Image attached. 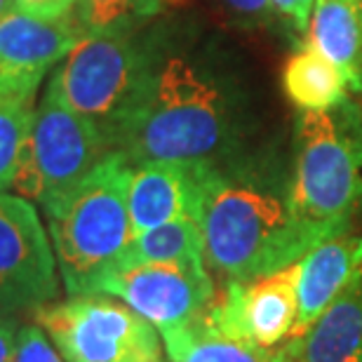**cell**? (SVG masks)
Segmentation results:
<instances>
[{"label":"cell","mask_w":362,"mask_h":362,"mask_svg":"<svg viewBox=\"0 0 362 362\" xmlns=\"http://www.w3.org/2000/svg\"><path fill=\"white\" fill-rule=\"evenodd\" d=\"M255 132L247 69L212 35L160 24L146 76L108 141L129 165L214 168L255 146Z\"/></svg>","instance_id":"6da1fadb"},{"label":"cell","mask_w":362,"mask_h":362,"mask_svg":"<svg viewBox=\"0 0 362 362\" xmlns=\"http://www.w3.org/2000/svg\"><path fill=\"white\" fill-rule=\"evenodd\" d=\"M198 221L205 264L221 285L282 271L320 245L294 207L292 148L269 144L202 168Z\"/></svg>","instance_id":"7a4b0ae2"},{"label":"cell","mask_w":362,"mask_h":362,"mask_svg":"<svg viewBox=\"0 0 362 362\" xmlns=\"http://www.w3.org/2000/svg\"><path fill=\"white\" fill-rule=\"evenodd\" d=\"M292 191L296 214L317 243L349 233L362 212V104L356 99L299 113Z\"/></svg>","instance_id":"3957f363"},{"label":"cell","mask_w":362,"mask_h":362,"mask_svg":"<svg viewBox=\"0 0 362 362\" xmlns=\"http://www.w3.org/2000/svg\"><path fill=\"white\" fill-rule=\"evenodd\" d=\"M129 170L125 156L111 151L74 191L42 209L69 296L97 294L132 240Z\"/></svg>","instance_id":"277c9868"},{"label":"cell","mask_w":362,"mask_h":362,"mask_svg":"<svg viewBox=\"0 0 362 362\" xmlns=\"http://www.w3.org/2000/svg\"><path fill=\"white\" fill-rule=\"evenodd\" d=\"M156 33V24L120 33H85L52 69L47 88L74 111L97 122L108 139L146 76Z\"/></svg>","instance_id":"5b68a950"},{"label":"cell","mask_w":362,"mask_h":362,"mask_svg":"<svg viewBox=\"0 0 362 362\" xmlns=\"http://www.w3.org/2000/svg\"><path fill=\"white\" fill-rule=\"evenodd\" d=\"M108 153L111 144L97 122L45 88L12 188L45 209L74 191Z\"/></svg>","instance_id":"8992f818"},{"label":"cell","mask_w":362,"mask_h":362,"mask_svg":"<svg viewBox=\"0 0 362 362\" xmlns=\"http://www.w3.org/2000/svg\"><path fill=\"white\" fill-rule=\"evenodd\" d=\"M66 362H168L163 337L111 294H78L33 313Z\"/></svg>","instance_id":"52a82bcc"},{"label":"cell","mask_w":362,"mask_h":362,"mask_svg":"<svg viewBox=\"0 0 362 362\" xmlns=\"http://www.w3.org/2000/svg\"><path fill=\"white\" fill-rule=\"evenodd\" d=\"M59 266L33 200L0 191V313H35L59 299Z\"/></svg>","instance_id":"ba28073f"},{"label":"cell","mask_w":362,"mask_h":362,"mask_svg":"<svg viewBox=\"0 0 362 362\" xmlns=\"http://www.w3.org/2000/svg\"><path fill=\"white\" fill-rule=\"evenodd\" d=\"M97 292L111 294L158 332L200 322L216 299V285L205 264H139L115 269Z\"/></svg>","instance_id":"9c48e42d"},{"label":"cell","mask_w":362,"mask_h":362,"mask_svg":"<svg viewBox=\"0 0 362 362\" xmlns=\"http://www.w3.org/2000/svg\"><path fill=\"white\" fill-rule=\"evenodd\" d=\"M296 313V264H292L259 280L221 285L205 320L233 339L278 349L292 337Z\"/></svg>","instance_id":"30bf717a"},{"label":"cell","mask_w":362,"mask_h":362,"mask_svg":"<svg viewBox=\"0 0 362 362\" xmlns=\"http://www.w3.org/2000/svg\"><path fill=\"white\" fill-rule=\"evenodd\" d=\"M83 35L76 12L49 19L12 7L0 17V81L40 85Z\"/></svg>","instance_id":"8fae6325"},{"label":"cell","mask_w":362,"mask_h":362,"mask_svg":"<svg viewBox=\"0 0 362 362\" xmlns=\"http://www.w3.org/2000/svg\"><path fill=\"white\" fill-rule=\"evenodd\" d=\"M200 179L202 168H193V165H132L127 181V209L132 233H144L181 216H198Z\"/></svg>","instance_id":"7c38bea8"},{"label":"cell","mask_w":362,"mask_h":362,"mask_svg":"<svg viewBox=\"0 0 362 362\" xmlns=\"http://www.w3.org/2000/svg\"><path fill=\"white\" fill-rule=\"evenodd\" d=\"M358 275H362V235L344 233L308 250L296 262L299 313L289 339L301 337Z\"/></svg>","instance_id":"4fadbf2b"},{"label":"cell","mask_w":362,"mask_h":362,"mask_svg":"<svg viewBox=\"0 0 362 362\" xmlns=\"http://www.w3.org/2000/svg\"><path fill=\"white\" fill-rule=\"evenodd\" d=\"M287 362H362V275L301 337L285 341Z\"/></svg>","instance_id":"5bb4252c"},{"label":"cell","mask_w":362,"mask_h":362,"mask_svg":"<svg viewBox=\"0 0 362 362\" xmlns=\"http://www.w3.org/2000/svg\"><path fill=\"white\" fill-rule=\"evenodd\" d=\"M308 42L344 71L351 92L362 94V0H315Z\"/></svg>","instance_id":"9a60e30c"},{"label":"cell","mask_w":362,"mask_h":362,"mask_svg":"<svg viewBox=\"0 0 362 362\" xmlns=\"http://www.w3.org/2000/svg\"><path fill=\"white\" fill-rule=\"evenodd\" d=\"M168 362H287L285 344L262 349L214 329L205 317L195 325L160 332Z\"/></svg>","instance_id":"2e32d148"},{"label":"cell","mask_w":362,"mask_h":362,"mask_svg":"<svg viewBox=\"0 0 362 362\" xmlns=\"http://www.w3.org/2000/svg\"><path fill=\"white\" fill-rule=\"evenodd\" d=\"M282 88L301 111H325L349 97V81L329 57L308 42L282 69Z\"/></svg>","instance_id":"e0dca14e"},{"label":"cell","mask_w":362,"mask_h":362,"mask_svg":"<svg viewBox=\"0 0 362 362\" xmlns=\"http://www.w3.org/2000/svg\"><path fill=\"white\" fill-rule=\"evenodd\" d=\"M139 264H205V240L198 216H181L136 233L115 269Z\"/></svg>","instance_id":"ac0fdd59"},{"label":"cell","mask_w":362,"mask_h":362,"mask_svg":"<svg viewBox=\"0 0 362 362\" xmlns=\"http://www.w3.org/2000/svg\"><path fill=\"white\" fill-rule=\"evenodd\" d=\"M38 83L0 81V191H10L17 179L38 108Z\"/></svg>","instance_id":"d6986e66"},{"label":"cell","mask_w":362,"mask_h":362,"mask_svg":"<svg viewBox=\"0 0 362 362\" xmlns=\"http://www.w3.org/2000/svg\"><path fill=\"white\" fill-rule=\"evenodd\" d=\"M163 10V0H76V17L85 33H120L144 28Z\"/></svg>","instance_id":"ffe728a7"},{"label":"cell","mask_w":362,"mask_h":362,"mask_svg":"<svg viewBox=\"0 0 362 362\" xmlns=\"http://www.w3.org/2000/svg\"><path fill=\"white\" fill-rule=\"evenodd\" d=\"M14 362H66L40 325H24L17 337Z\"/></svg>","instance_id":"44dd1931"},{"label":"cell","mask_w":362,"mask_h":362,"mask_svg":"<svg viewBox=\"0 0 362 362\" xmlns=\"http://www.w3.org/2000/svg\"><path fill=\"white\" fill-rule=\"evenodd\" d=\"M223 3L250 26H271L280 14L271 0H223Z\"/></svg>","instance_id":"7402d4cb"},{"label":"cell","mask_w":362,"mask_h":362,"mask_svg":"<svg viewBox=\"0 0 362 362\" xmlns=\"http://www.w3.org/2000/svg\"><path fill=\"white\" fill-rule=\"evenodd\" d=\"M282 17H287L292 21V26L296 31L306 33V28L310 24V14H313L315 0H271Z\"/></svg>","instance_id":"603a6c76"},{"label":"cell","mask_w":362,"mask_h":362,"mask_svg":"<svg viewBox=\"0 0 362 362\" xmlns=\"http://www.w3.org/2000/svg\"><path fill=\"white\" fill-rule=\"evenodd\" d=\"M14 5L24 12L52 19V17H64V14L74 12L76 0H14Z\"/></svg>","instance_id":"cb8c5ba5"},{"label":"cell","mask_w":362,"mask_h":362,"mask_svg":"<svg viewBox=\"0 0 362 362\" xmlns=\"http://www.w3.org/2000/svg\"><path fill=\"white\" fill-rule=\"evenodd\" d=\"M19 329L17 315L0 313V362H14Z\"/></svg>","instance_id":"d4e9b609"},{"label":"cell","mask_w":362,"mask_h":362,"mask_svg":"<svg viewBox=\"0 0 362 362\" xmlns=\"http://www.w3.org/2000/svg\"><path fill=\"white\" fill-rule=\"evenodd\" d=\"M12 7H17L14 5V0H0V17H3L5 12H10Z\"/></svg>","instance_id":"484cf974"}]
</instances>
